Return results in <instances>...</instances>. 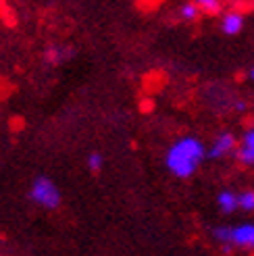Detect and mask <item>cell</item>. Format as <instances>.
Masks as SVG:
<instances>
[{"label": "cell", "mask_w": 254, "mask_h": 256, "mask_svg": "<svg viewBox=\"0 0 254 256\" xmlns=\"http://www.w3.org/2000/svg\"><path fill=\"white\" fill-rule=\"evenodd\" d=\"M217 208L223 214H234L236 210H240V206H238V192H234V190H221L217 194Z\"/></svg>", "instance_id": "obj_7"}, {"label": "cell", "mask_w": 254, "mask_h": 256, "mask_svg": "<svg viewBox=\"0 0 254 256\" xmlns=\"http://www.w3.org/2000/svg\"><path fill=\"white\" fill-rule=\"evenodd\" d=\"M30 200L34 204H38L40 208L54 210L60 206L62 196H60L58 186L52 182V179L46 177V175H38L30 186Z\"/></svg>", "instance_id": "obj_3"}, {"label": "cell", "mask_w": 254, "mask_h": 256, "mask_svg": "<svg viewBox=\"0 0 254 256\" xmlns=\"http://www.w3.org/2000/svg\"><path fill=\"white\" fill-rule=\"evenodd\" d=\"M219 30L225 36H238L244 30V12H240L236 8L232 10H223L221 12V21H219Z\"/></svg>", "instance_id": "obj_6"}, {"label": "cell", "mask_w": 254, "mask_h": 256, "mask_svg": "<svg viewBox=\"0 0 254 256\" xmlns=\"http://www.w3.org/2000/svg\"><path fill=\"white\" fill-rule=\"evenodd\" d=\"M180 17H182L184 21H196V19L202 17V15H200L198 6L192 2V0H188V2H184V4L180 6Z\"/></svg>", "instance_id": "obj_10"}, {"label": "cell", "mask_w": 254, "mask_h": 256, "mask_svg": "<svg viewBox=\"0 0 254 256\" xmlns=\"http://www.w3.org/2000/svg\"><path fill=\"white\" fill-rule=\"evenodd\" d=\"M236 158L242 164H246V167H254V125L248 127L242 140H240L238 150H236Z\"/></svg>", "instance_id": "obj_5"}, {"label": "cell", "mask_w": 254, "mask_h": 256, "mask_svg": "<svg viewBox=\"0 0 254 256\" xmlns=\"http://www.w3.org/2000/svg\"><path fill=\"white\" fill-rule=\"evenodd\" d=\"M46 60L52 62V65H58V62H62V60H65V52H62V48H58V46L46 48Z\"/></svg>", "instance_id": "obj_12"}, {"label": "cell", "mask_w": 254, "mask_h": 256, "mask_svg": "<svg viewBox=\"0 0 254 256\" xmlns=\"http://www.w3.org/2000/svg\"><path fill=\"white\" fill-rule=\"evenodd\" d=\"M236 108H238V110H246V102H244V100H238V102H236Z\"/></svg>", "instance_id": "obj_13"}, {"label": "cell", "mask_w": 254, "mask_h": 256, "mask_svg": "<svg viewBox=\"0 0 254 256\" xmlns=\"http://www.w3.org/2000/svg\"><path fill=\"white\" fill-rule=\"evenodd\" d=\"M238 206L244 212H254V190H242L238 194Z\"/></svg>", "instance_id": "obj_9"}, {"label": "cell", "mask_w": 254, "mask_h": 256, "mask_svg": "<svg viewBox=\"0 0 254 256\" xmlns=\"http://www.w3.org/2000/svg\"><path fill=\"white\" fill-rule=\"evenodd\" d=\"M248 80L254 82V67H250V71H248Z\"/></svg>", "instance_id": "obj_14"}, {"label": "cell", "mask_w": 254, "mask_h": 256, "mask_svg": "<svg viewBox=\"0 0 254 256\" xmlns=\"http://www.w3.org/2000/svg\"><path fill=\"white\" fill-rule=\"evenodd\" d=\"M206 158V144L196 136H182L164 152V167L177 179H190Z\"/></svg>", "instance_id": "obj_1"}, {"label": "cell", "mask_w": 254, "mask_h": 256, "mask_svg": "<svg viewBox=\"0 0 254 256\" xmlns=\"http://www.w3.org/2000/svg\"><path fill=\"white\" fill-rule=\"evenodd\" d=\"M240 140L236 138V134L232 132H221L214 136V140L206 146V158L210 160H221L227 158L230 154H236Z\"/></svg>", "instance_id": "obj_4"}, {"label": "cell", "mask_w": 254, "mask_h": 256, "mask_svg": "<svg viewBox=\"0 0 254 256\" xmlns=\"http://www.w3.org/2000/svg\"><path fill=\"white\" fill-rule=\"evenodd\" d=\"M192 2L198 6L200 15H208V17H214L223 12V0H192Z\"/></svg>", "instance_id": "obj_8"}, {"label": "cell", "mask_w": 254, "mask_h": 256, "mask_svg": "<svg viewBox=\"0 0 254 256\" xmlns=\"http://www.w3.org/2000/svg\"><path fill=\"white\" fill-rule=\"evenodd\" d=\"M86 162H88V169H90L92 173H100L102 167H104V156L100 154V152H90L88 158H86Z\"/></svg>", "instance_id": "obj_11"}, {"label": "cell", "mask_w": 254, "mask_h": 256, "mask_svg": "<svg viewBox=\"0 0 254 256\" xmlns=\"http://www.w3.org/2000/svg\"><path fill=\"white\" fill-rule=\"evenodd\" d=\"M210 236L225 252L254 250V221H244L238 225H217L212 227Z\"/></svg>", "instance_id": "obj_2"}]
</instances>
